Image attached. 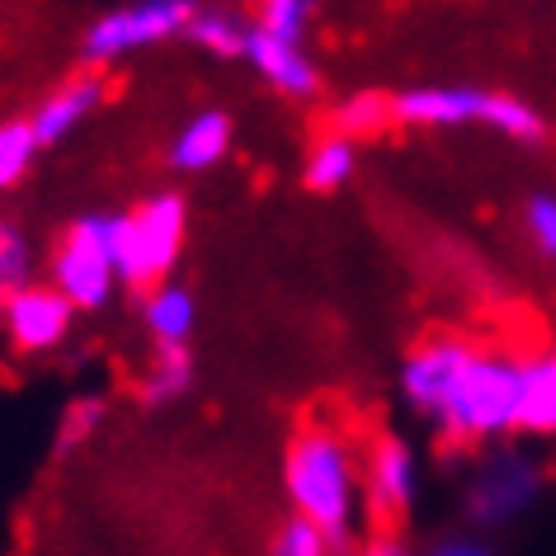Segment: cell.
<instances>
[{
	"mask_svg": "<svg viewBox=\"0 0 556 556\" xmlns=\"http://www.w3.org/2000/svg\"><path fill=\"white\" fill-rule=\"evenodd\" d=\"M401 401L425 415L453 448H481L519 434L523 358L434 336L401 358Z\"/></svg>",
	"mask_w": 556,
	"mask_h": 556,
	"instance_id": "cell-1",
	"label": "cell"
},
{
	"mask_svg": "<svg viewBox=\"0 0 556 556\" xmlns=\"http://www.w3.org/2000/svg\"><path fill=\"white\" fill-rule=\"evenodd\" d=\"M288 505L321 528L330 552H354L368 519L364 500V457L340 429L307 425L298 429L283 453Z\"/></svg>",
	"mask_w": 556,
	"mask_h": 556,
	"instance_id": "cell-2",
	"label": "cell"
},
{
	"mask_svg": "<svg viewBox=\"0 0 556 556\" xmlns=\"http://www.w3.org/2000/svg\"><path fill=\"white\" fill-rule=\"evenodd\" d=\"M392 114L406 128H491L519 147H542L552 137V118H542L519 94L481 86H410L392 94Z\"/></svg>",
	"mask_w": 556,
	"mask_h": 556,
	"instance_id": "cell-3",
	"label": "cell"
},
{
	"mask_svg": "<svg viewBox=\"0 0 556 556\" xmlns=\"http://www.w3.org/2000/svg\"><path fill=\"white\" fill-rule=\"evenodd\" d=\"M189 236V203L185 193L161 189L132 213H114V245H118V278L123 288H151L170 278Z\"/></svg>",
	"mask_w": 556,
	"mask_h": 556,
	"instance_id": "cell-4",
	"label": "cell"
},
{
	"mask_svg": "<svg viewBox=\"0 0 556 556\" xmlns=\"http://www.w3.org/2000/svg\"><path fill=\"white\" fill-rule=\"evenodd\" d=\"M52 283L76 302V312H104L114 302L123 288L114 213H86L62 231L58 250H52Z\"/></svg>",
	"mask_w": 556,
	"mask_h": 556,
	"instance_id": "cell-5",
	"label": "cell"
},
{
	"mask_svg": "<svg viewBox=\"0 0 556 556\" xmlns=\"http://www.w3.org/2000/svg\"><path fill=\"white\" fill-rule=\"evenodd\" d=\"M193 10H199V0H128L90 24L80 38V58L90 66H109L132 58V52L161 48L189 29Z\"/></svg>",
	"mask_w": 556,
	"mask_h": 556,
	"instance_id": "cell-6",
	"label": "cell"
},
{
	"mask_svg": "<svg viewBox=\"0 0 556 556\" xmlns=\"http://www.w3.org/2000/svg\"><path fill=\"white\" fill-rule=\"evenodd\" d=\"M542 495V467L519 448H500L477 467L467 491V519L481 533L509 528L514 519H523Z\"/></svg>",
	"mask_w": 556,
	"mask_h": 556,
	"instance_id": "cell-7",
	"label": "cell"
},
{
	"mask_svg": "<svg viewBox=\"0 0 556 556\" xmlns=\"http://www.w3.org/2000/svg\"><path fill=\"white\" fill-rule=\"evenodd\" d=\"M0 326L20 354H48L72 336L76 326V302L58 283H24L20 293L0 302Z\"/></svg>",
	"mask_w": 556,
	"mask_h": 556,
	"instance_id": "cell-8",
	"label": "cell"
},
{
	"mask_svg": "<svg viewBox=\"0 0 556 556\" xmlns=\"http://www.w3.org/2000/svg\"><path fill=\"white\" fill-rule=\"evenodd\" d=\"M415 495H420V463H415V448L396 434H382L368 443L364 457V500L368 514L382 523H396L415 509Z\"/></svg>",
	"mask_w": 556,
	"mask_h": 556,
	"instance_id": "cell-9",
	"label": "cell"
},
{
	"mask_svg": "<svg viewBox=\"0 0 556 556\" xmlns=\"http://www.w3.org/2000/svg\"><path fill=\"white\" fill-rule=\"evenodd\" d=\"M245 62L260 72V80L288 100H316L321 94V72H316L312 52L293 43V38H278L269 34L264 24L250 29V43H245Z\"/></svg>",
	"mask_w": 556,
	"mask_h": 556,
	"instance_id": "cell-10",
	"label": "cell"
},
{
	"mask_svg": "<svg viewBox=\"0 0 556 556\" xmlns=\"http://www.w3.org/2000/svg\"><path fill=\"white\" fill-rule=\"evenodd\" d=\"M104 94H109V86H104V76H94V72L62 80V86L52 90L48 100H38V109L29 114L38 142H43V147L66 142V137H72L80 123L94 118V109L104 104Z\"/></svg>",
	"mask_w": 556,
	"mask_h": 556,
	"instance_id": "cell-11",
	"label": "cell"
},
{
	"mask_svg": "<svg viewBox=\"0 0 556 556\" xmlns=\"http://www.w3.org/2000/svg\"><path fill=\"white\" fill-rule=\"evenodd\" d=\"M231 142H236L231 114H222V109H203V114H193L185 128L170 137L165 161H170V170H179V175H207V170H217V165L231 156Z\"/></svg>",
	"mask_w": 556,
	"mask_h": 556,
	"instance_id": "cell-12",
	"label": "cell"
},
{
	"mask_svg": "<svg viewBox=\"0 0 556 556\" xmlns=\"http://www.w3.org/2000/svg\"><path fill=\"white\" fill-rule=\"evenodd\" d=\"M142 326L147 336L156 344H189L193 326H199V302H193L189 288L170 283V278H161V283L142 288Z\"/></svg>",
	"mask_w": 556,
	"mask_h": 556,
	"instance_id": "cell-13",
	"label": "cell"
},
{
	"mask_svg": "<svg viewBox=\"0 0 556 556\" xmlns=\"http://www.w3.org/2000/svg\"><path fill=\"white\" fill-rule=\"evenodd\" d=\"M519 434L556 439V350L523 358V406Z\"/></svg>",
	"mask_w": 556,
	"mask_h": 556,
	"instance_id": "cell-14",
	"label": "cell"
},
{
	"mask_svg": "<svg viewBox=\"0 0 556 556\" xmlns=\"http://www.w3.org/2000/svg\"><path fill=\"white\" fill-rule=\"evenodd\" d=\"M354 175H358V142L336 128L316 137L307 161H302V185L312 193H340Z\"/></svg>",
	"mask_w": 556,
	"mask_h": 556,
	"instance_id": "cell-15",
	"label": "cell"
},
{
	"mask_svg": "<svg viewBox=\"0 0 556 556\" xmlns=\"http://www.w3.org/2000/svg\"><path fill=\"white\" fill-rule=\"evenodd\" d=\"M250 24L245 15H236L231 5H199L189 15V43L213 52V58H245V43H250Z\"/></svg>",
	"mask_w": 556,
	"mask_h": 556,
	"instance_id": "cell-16",
	"label": "cell"
},
{
	"mask_svg": "<svg viewBox=\"0 0 556 556\" xmlns=\"http://www.w3.org/2000/svg\"><path fill=\"white\" fill-rule=\"evenodd\" d=\"M193 350L189 344H156V358L147 368V382H142V401L147 406H175L179 396H189L193 387Z\"/></svg>",
	"mask_w": 556,
	"mask_h": 556,
	"instance_id": "cell-17",
	"label": "cell"
},
{
	"mask_svg": "<svg viewBox=\"0 0 556 556\" xmlns=\"http://www.w3.org/2000/svg\"><path fill=\"white\" fill-rule=\"evenodd\" d=\"M396 114H392V94H382V90H354V94H344V100L330 109V128L344 132V137H372V132H382V128H392Z\"/></svg>",
	"mask_w": 556,
	"mask_h": 556,
	"instance_id": "cell-18",
	"label": "cell"
},
{
	"mask_svg": "<svg viewBox=\"0 0 556 556\" xmlns=\"http://www.w3.org/2000/svg\"><path fill=\"white\" fill-rule=\"evenodd\" d=\"M38 151H43V142H38V132H34L29 118L0 123V193H10L15 185L29 179Z\"/></svg>",
	"mask_w": 556,
	"mask_h": 556,
	"instance_id": "cell-19",
	"label": "cell"
},
{
	"mask_svg": "<svg viewBox=\"0 0 556 556\" xmlns=\"http://www.w3.org/2000/svg\"><path fill=\"white\" fill-rule=\"evenodd\" d=\"M519 222H523L528 245L538 250V260L556 264V193H552V189L528 193L523 207H519Z\"/></svg>",
	"mask_w": 556,
	"mask_h": 556,
	"instance_id": "cell-20",
	"label": "cell"
},
{
	"mask_svg": "<svg viewBox=\"0 0 556 556\" xmlns=\"http://www.w3.org/2000/svg\"><path fill=\"white\" fill-rule=\"evenodd\" d=\"M34 278H38V260L29 241L20 231H5V241H0V302L10 293H20L24 283H34Z\"/></svg>",
	"mask_w": 556,
	"mask_h": 556,
	"instance_id": "cell-21",
	"label": "cell"
},
{
	"mask_svg": "<svg viewBox=\"0 0 556 556\" xmlns=\"http://www.w3.org/2000/svg\"><path fill=\"white\" fill-rule=\"evenodd\" d=\"M269 34L278 38H293L302 43L307 38V24H312V0H260V20Z\"/></svg>",
	"mask_w": 556,
	"mask_h": 556,
	"instance_id": "cell-22",
	"label": "cell"
},
{
	"mask_svg": "<svg viewBox=\"0 0 556 556\" xmlns=\"http://www.w3.org/2000/svg\"><path fill=\"white\" fill-rule=\"evenodd\" d=\"M274 552L278 556H326L330 542H326L321 528L307 519V514L293 509V519H283V528L274 533Z\"/></svg>",
	"mask_w": 556,
	"mask_h": 556,
	"instance_id": "cell-23",
	"label": "cell"
},
{
	"mask_svg": "<svg viewBox=\"0 0 556 556\" xmlns=\"http://www.w3.org/2000/svg\"><path fill=\"white\" fill-rule=\"evenodd\" d=\"M104 420V396H76L72 406L62 415V429H58V448H76V443H86L94 429Z\"/></svg>",
	"mask_w": 556,
	"mask_h": 556,
	"instance_id": "cell-24",
	"label": "cell"
},
{
	"mask_svg": "<svg viewBox=\"0 0 556 556\" xmlns=\"http://www.w3.org/2000/svg\"><path fill=\"white\" fill-rule=\"evenodd\" d=\"M434 552H439V556H485L491 547H485L481 538H443Z\"/></svg>",
	"mask_w": 556,
	"mask_h": 556,
	"instance_id": "cell-25",
	"label": "cell"
},
{
	"mask_svg": "<svg viewBox=\"0 0 556 556\" xmlns=\"http://www.w3.org/2000/svg\"><path fill=\"white\" fill-rule=\"evenodd\" d=\"M5 231H10V227H5V217H0V241H5Z\"/></svg>",
	"mask_w": 556,
	"mask_h": 556,
	"instance_id": "cell-26",
	"label": "cell"
}]
</instances>
